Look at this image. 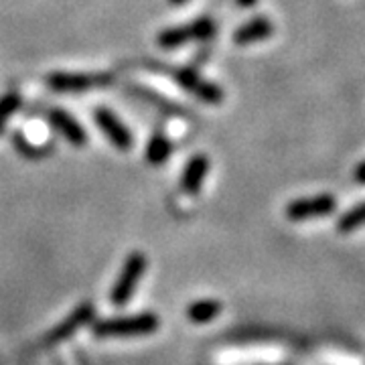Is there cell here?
Here are the masks:
<instances>
[{"label":"cell","instance_id":"1","mask_svg":"<svg viewBox=\"0 0 365 365\" xmlns=\"http://www.w3.org/2000/svg\"><path fill=\"white\" fill-rule=\"evenodd\" d=\"M160 325L155 313H138L132 317H114V319H100L93 325V335L100 339H130L153 335Z\"/></svg>","mask_w":365,"mask_h":365},{"label":"cell","instance_id":"2","mask_svg":"<svg viewBox=\"0 0 365 365\" xmlns=\"http://www.w3.org/2000/svg\"><path fill=\"white\" fill-rule=\"evenodd\" d=\"M146 266H148V260L144 256L143 252H132L130 256L124 260V266L118 274L116 282L110 290V302L114 307H124L128 304V300L134 297L136 288H138V282L140 278L146 272Z\"/></svg>","mask_w":365,"mask_h":365},{"label":"cell","instance_id":"3","mask_svg":"<svg viewBox=\"0 0 365 365\" xmlns=\"http://www.w3.org/2000/svg\"><path fill=\"white\" fill-rule=\"evenodd\" d=\"M337 209V199L331 193H321V195L302 197L290 201L284 209L287 217L290 222H307L314 217H327L331 213H335Z\"/></svg>","mask_w":365,"mask_h":365},{"label":"cell","instance_id":"4","mask_svg":"<svg viewBox=\"0 0 365 365\" xmlns=\"http://www.w3.org/2000/svg\"><path fill=\"white\" fill-rule=\"evenodd\" d=\"M93 122L100 130L104 132V136L114 144L118 150H130L134 146V136L132 132L124 126V122L108 108H98L93 112Z\"/></svg>","mask_w":365,"mask_h":365},{"label":"cell","instance_id":"5","mask_svg":"<svg viewBox=\"0 0 365 365\" xmlns=\"http://www.w3.org/2000/svg\"><path fill=\"white\" fill-rule=\"evenodd\" d=\"M175 79H177V83L181 86L182 90H187L189 93L197 96L205 104H222L223 102L222 88L201 78L195 69H179L175 73Z\"/></svg>","mask_w":365,"mask_h":365},{"label":"cell","instance_id":"6","mask_svg":"<svg viewBox=\"0 0 365 365\" xmlns=\"http://www.w3.org/2000/svg\"><path fill=\"white\" fill-rule=\"evenodd\" d=\"M93 317H96V311H93V304L91 302L79 304V307H76L71 313L67 314L61 323H57V325L53 327L51 331L47 333V337H45V343L55 345V343H61V341L69 339L78 329L88 325Z\"/></svg>","mask_w":365,"mask_h":365},{"label":"cell","instance_id":"7","mask_svg":"<svg viewBox=\"0 0 365 365\" xmlns=\"http://www.w3.org/2000/svg\"><path fill=\"white\" fill-rule=\"evenodd\" d=\"M47 122L51 124L55 132H59L71 146H86L88 143V132L79 124L76 118L61 108H53L47 114Z\"/></svg>","mask_w":365,"mask_h":365},{"label":"cell","instance_id":"8","mask_svg":"<svg viewBox=\"0 0 365 365\" xmlns=\"http://www.w3.org/2000/svg\"><path fill=\"white\" fill-rule=\"evenodd\" d=\"M96 83H100V78H93L90 73L55 71L47 76V86L55 93H83V91H90Z\"/></svg>","mask_w":365,"mask_h":365},{"label":"cell","instance_id":"9","mask_svg":"<svg viewBox=\"0 0 365 365\" xmlns=\"http://www.w3.org/2000/svg\"><path fill=\"white\" fill-rule=\"evenodd\" d=\"M274 35V25L268 16H254L246 21L244 25H240L234 33V43L240 47H248L254 43L266 41Z\"/></svg>","mask_w":365,"mask_h":365},{"label":"cell","instance_id":"10","mask_svg":"<svg viewBox=\"0 0 365 365\" xmlns=\"http://www.w3.org/2000/svg\"><path fill=\"white\" fill-rule=\"evenodd\" d=\"M209 173V158L205 155H195L189 158V163L185 165L181 177V187L185 193L197 195L201 191V185L205 181Z\"/></svg>","mask_w":365,"mask_h":365},{"label":"cell","instance_id":"11","mask_svg":"<svg viewBox=\"0 0 365 365\" xmlns=\"http://www.w3.org/2000/svg\"><path fill=\"white\" fill-rule=\"evenodd\" d=\"M222 313V302L215 299L195 300L187 307V319L195 325H205L217 319Z\"/></svg>","mask_w":365,"mask_h":365},{"label":"cell","instance_id":"12","mask_svg":"<svg viewBox=\"0 0 365 365\" xmlns=\"http://www.w3.org/2000/svg\"><path fill=\"white\" fill-rule=\"evenodd\" d=\"M170 153H173V144L170 140L165 136V134H155L148 144H146V150H144V158L148 165L153 167H160L169 160Z\"/></svg>","mask_w":365,"mask_h":365},{"label":"cell","instance_id":"13","mask_svg":"<svg viewBox=\"0 0 365 365\" xmlns=\"http://www.w3.org/2000/svg\"><path fill=\"white\" fill-rule=\"evenodd\" d=\"M193 37H191V29L187 26H169L165 31H160L157 37L158 47L163 49H177V47H182L187 43H191Z\"/></svg>","mask_w":365,"mask_h":365},{"label":"cell","instance_id":"14","mask_svg":"<svg viewBox=\"0 0 365 365\" xmlns=\"http://www.w3.org/2000/svg\"><path fill=\"white\" fill-rule=\"evenodd\" d=\"M365 225V201L355 205V207L347 209L339 220H337V232L341 234H349Z\"/></svg>","mask_w":365,"mask_h":365},{"label":"cell","instance_id":"15","mask_svg":"<svg viewBox=\"0 0 365 365\" xmlns=\"http://www.w3.org/2000/svg\"><path fill=\"white\" fill-rule=\"evenodd\" d=\"M21 104H23V98L16 91H9L0 98V134L6 128L9 118L21 110Z\"/></svg>","mask_w":365,"mask_h":365},{"label":"cell","instance_id":"16","mask_svg":"<svg viewBox=\"0 0 365 365\" xmlns=\"http://www.w3.org/2000/svg\"><path fill=\"white\" fill-rule=\"evenodd\" d=\"M191 37L193 41H209L215 37V33H217V25H215V21L213 19H209V16H201V19H197L193 21L191 25Z\"/></svg>","mask_w":365,"mask_h":365},{"label":"cell","instance_id":"17","mask_svg":"<svg viewBox=\"0 0 365 365\" xmlns=\"http://www.w3.org/2000/svg\"><path fill=\"white\" fill-rule=\"evenodd\" d=\"M353 179L357 182L365 185V160H361L355 169H353Z\"/></svg>","mask_w":365,"mask_h":365},{"label":"cell","instance_id":"18","mask_svg":"<svg viewBox=\"0 0 365 365\" xmlns=\"http://www.w3.org/2000/svg\"><path fill=\"white\" fill-rule=\"evenodd\" d=\"M235 4H237L240 9H252V6L258 4V0H235Z\"/></svg>","mask_w":365,"mask_h":365},{"label":"cell","instance_id":"19","mask_svg":"<svg viewBox=\"0 0 365 365\" xmlns=\"http://www.w3.org/2000/svg\"><path fill=\"white\" fill-rule=\"evenodd\" d=\"M170 4H182V2H187V0H169Z\"/></svg>","mask_w":365,"mask_h":365}]
</instances>
